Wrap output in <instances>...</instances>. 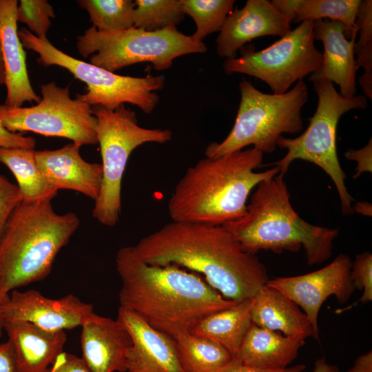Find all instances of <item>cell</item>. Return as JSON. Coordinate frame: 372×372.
<instances>
[{"mask_svg": "<svg viewBox=\"0 0 372 372\" xmlns=\"http://www.w3.org/2000/svg\"><path fill=\"white\" fill-rule=\"evenodd\" d=\"M133 247L149 265H176L201 273L227 300L252 298L269 280L265 265L242 250L224 225L172 221Z\"/></svg>", "mask_w": 372, "mask_h": 372, "instance_id": "obj_1", "label": "cell"}, {"mask_svg": "<svg viewBox=\"0 0 372 372\" xmlns=\"http://www.w3.org/2000/svg\"><path fill=\"white\" fill-rule=\"evenodd\" d=\"M115 261L122 282L120 307L173 339L192 333L204 318L238 302L223 298L194 273L145 262L133 246L121 248Z\"/></svg>", "mask_w": 372, "mask_h": 372, "instance_id": "obj_2", "label": "cell"}, {"mask_svg": "<svg viewBox=\"0 0 372 372\" xmlns=\"http://www.w3.org/2000/svg\"><path fill=\"white\" fill-rule=\"evenodd\" d=\"M263 153L251 147L218 158L206 157L188 167L167 204L174 222L224 225L244 216L251 192L280 172H257Z\"/></svg>", "mask_w": 372, "mask_h": 372, "instance_id": "obj_3", "label": "cell"}, {"mask_svg": "<svg viewBox=\"0 0 372 372\" xmlns=\"http://www.w3.org/2000/svg\"><path fill=\"white\" fill-rule=\"evenodd\" d=\"M282 176L260 183L254 189L243 216L224 226L245 251L280 254L303 247L309 265L321 264L332 255L338 230L312 225L302 219L290 203Z\"/></svg>", "mask_w": 372, "mask_h": 372, "instance_id": "obj_4", "label": "cell"}, {"mask_svg": "<svg viewBox=\"0 0 372 372\" xmlns=\"http://www.w3.org/2000/svg\"><path fill=\"white\" fill-rule=\"evenodd\" d=\"M52 198L22 200L0 235V294L45 279L78 229L76 214H57Z\"/></svg>", "mask_w": 372, "mask_h": 372, "instance_id": "obj_5", "label": "cell"}, {"mask_svg": "<svg viewBox=\"0 0 372 372\" xmlns=\"http://www.w3.org/2000/svg\"><path fill=\"white\" fill-rule=\"evenodd\" d=\"M240 101L231 131L220 143L205 149L208 158H218L252 145L263 154L272 153L282 134L302 130L301 110L309 98L307 84L298 81L285 94H266L244 77L239 83Z\"/></svg>", "mask_w": 372, "mask_h": 372, "instance_id": "obj_6", "label": "cell"}, {"mask_svg": "<svg viewBox=\"0 0 372 372\" xmlns=\"http://www.w3.org/2000/svg\"><path fill=\"white\" fill-rule=\"evenodd\" d=\"M318 95V105L309 124L302 134L293 138L279 137L277 146L287 150L285 156L268 165L279 168L284 176L291 163L303 160L320 167L333 180L339 195L341 210L344 215L353 213V198L344 183L346 175L340 166L336 147V133L341 116L351 110L365 109L367 101L363 95L351 98L342 96L333 83L324 79L312 82Z\"/></svg>", "mask_w": 372, "mask_h": 372, "instance_id": "obj_7", "label": "cell"}, {"mask_svg": "<svg viewBox=\"0 0 372 372\" xmlns=\"http://www.w3.org/2000/svg\"><path fill=\"white\" fill-rule=\"evenodd\" d=\"M97 119L96 136L102 159V183L94 200L92 216L107 227L115 226L121 212V185L132 152L146 143L163 144L171 141L169 129L139 126L134 111L121 105L115 110L92 106Z\"/></svg>", "mask_w": 372, "mask_h": 372, "instance_id": "obj_8", "label": "cell"}, {"mask_svg": "<svg viewBox=\"0 0 372 372\" xmlns=\"http://www.w3.org/2000/svg\"><path fill=\"white\" fill-rule=\"evenodd\" d=\"M76 48L90 63L114 72L124 67L150 63L156 70L172 67L178 56L205 53L203 41L169 26L158 31H147L132 27L121 31L102 32L91 26L77 37Z\"/></svg>", "mask_w": 372, "mask_h": 372, "instance_id": "obj_9", "label": "cell"}, {"mask_svg": "<svg viewBox=\"0 0 372 372\" xmlns=\"http://www.w3.org/2000/svg\"><path fill=\"white\" fill-rule=\"evenodd\" d=\"M19 36L24 48L39 55V63L63 68L84 82L87 92L78 94L76 99L92 107L99 105L115 110L130 103L149 114L158 103L159 96L156 92L165 87V78L161 75L134 77L117 74L67 54L48 39H39L28 29L19 30Z\"/></svg>", "mask_w": 372, "mask_h": 372, "instance_id": "obj_10", "label": "cell"}, {"mask_svg": "<svg viewBox=\"0 0 372 372\" xmlns=\"http://www.w3.org/2000/svg\"><path fill=\"white\" fill-rule=\"evenodd\" d=\"M313 21H304L267 48L243 47L240 56L225 59L224 72L247 74L266 83L273 94H282L321 65L322 53L315 45Z\"/></svg>", "mask_w": 372, "mask_h": 372, "instance_id": "obj_11", "label": "cell"}, {"mask_svg": "<svg viewBox=\"0 0 372 372\" xmlns=\"http://www.w3.org/2000/svg\"><path fill=\"white\" fill-rule=\"evenodd\" d=\"M41 100L31 107L0 105V122L8 131L32 132L71 140L81 146L96 145L97 119L92 107L70 97L69 87L54 82L41 86Z\"/></svg>", "mask_w": 372, "mask_h": 372, "instance_id": "obj_12", "label": "cell"}, {"mask_svg": "<svg viewBox=\"0 0 372 372\" xmlns=\"http://www.w3.org/2000/svg\"><path fill=\"white\" fill-rule=\"evenodd\" d=\"M352 261L340 254L327 266L303 275L278 277L266 285L273 287L300 306L313 329L312 337L319 340L318 318L324 302L334 296L340 304L349 301L355 291L351 278Z\"/></svg>", "mask_w": 372, "mask_h": 372, "instance_id": "obj_13", "label": "cell"}, {"mask_svg": "<svg viewBox=\"0 0 372 372\" xmlns=\"http://www.w3.org/2000/svg\"><path fill=\"white\" fill-rule=\"evenodd\" d=\"M3 311L5 321L27 322L48 331H57L81 326L94 309L92 304L72 294L52 299L37 290L16 289L5 301Z\"/></svg>", "mask_w": 372, "mask_h": 372, "instance_id": "obj_14", "label": "cell"}, {"mask_svg": "<svg viewBox=\"0 0 372 372\" xmlns=\"http://www.w3.org/2000/svg\"><path fill=\"white\" fill-rule=\"evenodd\" d=\"M291 25L268 0H248L226 18L216 40L218 54L225 59L237 57L245 43L265 36L282 37Z\"/></svg>", "mask_w": 372, "mask_h": 372, "instance_id": "obj_15", "label": "cell"}, {"mask_svg": "<svg viewBox=\"0 0 372 372\" xmlns=\"http://www.w3.org/2000/svg\"><path fill=\"white\" fill-rule=\"evenodd\" d=\"M82 358L92 372L127 371L132 337L116 319L92 313L81 324Z\"/></svg>", "mask_w": 372, "mask_h": 372, "instance_id": "obj_16", "label": "cell"}, {"mask_svg": "<svg viewBox=\"0 0 372 372\" xmlns=\"http://www.w3.org/2000/svg\"><path fill=\"white\" fill-rule=\"evenodd\" d=\"M116 319L133 342L127 355V372H184L174 339L153 329L129 309L119 307Z\"/></svg>", "mask_w": 372, "mask_h": 372, "instance_id": "obj_17", "label": "cell"}, {"mask_svg": "<svg viewBox=\"0 0 372 372\" xmlns=\"http://www.w3.org/2000/svg\"><path fill=\"white\" fill-rule=\"evenodd\" d=\"M81 145L73 142L54 150L35 151L37 163L56 190L70 189L96 200L102 183V167L85 161Z\"/></svg>", "mask_w": 372, "mask_h": 372, "instance_id": "obj_18", "label": "cell"}, {"mask_svg": "<svg viewBox=\"0 0 372 372\" xmlns=\"http://www.w3.org/2000/svg\"><path fill=\"white\" fill-rule=\"evenodd\" d=\"M315 40L323 44L322 61L320 67L311 74V82L324 79L335 83L340 87V94L351 98L356 93V72L358 69L354 53L356 36L347 39L342 23L329 19L314 21Z\"/></svg>", "mask_w": 372, "mask_h": 372, "instance_id": "obj_19", "label": "cell"}, {"mask_svg": "<svg viewBox=\"0 0 372 372\" xmlns=\"http://www.w3.org/2000/svg\"><path fill=\"white\" fill-rule=\"evenodd\" d=\"M17 0H0V41L6 69L5 104L21 107L25 102L39 103L27 70L26 54L17 30Z\"/></svg>", "mask_w": 372, "mask_h": 372, "instance_id": "obj_20", "label": "cell"}, {"mask_svg": "<svg viewBox=\"0 0 372 372\" xmlns=\"http://www.w3.org/2000/svg\"><path fill=\"white\" fill-rule=\"evenodd\" d=\"M18 372H45L63 352L65 331H52L22 321H5Z\"/></svg>", "mask_w": 372, "mask_h": 372, "instance_id": "obj_21", "label": "cell"}, {"mask_svg": "<svg viewBox=\"0 0 372 372\" xmlns=\"http://www.w3.org/2000/svg\"><path fill=\"white\" fill-rule=\"evenodd\" d=\"M251 322L256 326L305 340L313 335L307 316L278 290L265 285L251 298Z\"/></svg>", "mask_w": 372, "mask_h": 372, "instance_id": "obj_22", "label": "cell"}, {"mask_svg": "<svg viewBox=\"0 0 372 372\" xmlns=\"http://www.w3.org/2000/svg\"><path fill=\"white\" fill-rule=\"evenodd\" d=\"M304 340L282 335L251 322L234 359L263 369H285L293 362Z\"/></svg>", "mask_w": 372, "mask_h": 372, "instance_id": "obj_23", "label": "cell"}, {"mask_svg": "<svg viewBox=\"0 0 372 372\" xmlns=\"http://www.w3.org/2000/svg\"><path fill=\"white\" fill-rule=\"evenodd\" d=\"M251 298L201 320L192 333L224 347L234 359L251 324Z\"/></svg>", "mask_w": 372, "mask_h": 372, "instance_id": "obj_24", "label": "cell"}, {"mask_svg": "<svg viewBox=\"0 0 372 372\" xmlns=\"http://www.w3.org/2000/svg\"><path fill=\"white\" fill-rule=\"evenodd\" d=\"M0 163L14 176L22 200L54 198L58 191L49 183L36 159L35 150L0 147Z\"/></svg>", "mask_w": 372, "mask_h": 372, "instance_id": "obj_25", "label": "cell"}, {"mask_svg": "<svg viewBox=\"0 0 372 372\" xmlns=\"http://www.w3.org/2000/svg\"><path fill=\"white\" fill-rule=\"evenodd\" d=\"M174 340L184 372H219L234 359L221 345L192 333L180 335Z\"/></svg>", "mask_w": 372, "mask_h": 372, "instance_id": "obj_26", "label": "cell"}, {"mask_svg": "<svg viewBox=\"0 0 372 372\" xmlns=\"http://www.w3.org/2000/svg\"><path fill=\"white\" fill-rule=\"evenodd\" d=\"M361 0H299L293 23L329 19L338 21L345 28L347 39L356 36L357 13Z\"/></svg>", "mask_w": 372, "mask_h": 372, "instance_id": "obj_27", "label": "cell"}, {"mask_svg": "<svg viewBox=\"0 0 372 372\" xmlns=\"http://www.w3.org/2000/svg\"><path fill=\"white\" fill-rule=\"evenodd\" d=\"M92 26L99 31H121L134 27V2L131 0H80Z\"/></svg>", "mask_w": 372, "mask_h": 372, "instance_id": "obj_28", "label": "cell"}, {"mask_svg": "<svg viewBox=\"0 0 372 372\" xmlns=\"http://www.w3.org/2000/svg\"><path fill=\"white\" fill-rule=\"evenodd\" d=\"M185 14L191 17L196 29L192 37L203 41L210 34L220 31L233 10L234 0H180Z\"/></svg>", "mask_w": 372, "mask_h": 372, "instance_id": "obj_29", "label": "cell"}, {"mask_svg": "<svg viewBox=\"0 0 372 372\" xmlns=\"http://www.w3.org/2000/svg\"><path fill=\"white\" fill-rule=\"evenodd\" d=\"M134 27L154 32L176 26L184 19L180 0H136Z\"/></svg>", "mask_w": 372, "mask_h": 372, "instance_id": "obj_30", "label": "cell"}, {"mask_svg": "<svg viewBox=\"0 0 372 372\" xmlns=\"http://www.w3.org/2000/svg\"><path fill=\"white\" fill-rule=\"evenodd\" d=\"M54 17V9L46 0H21L17 6V22L27 25L29 31L41 40H48L50 18Z\"/></svg>", "mask_w": 372, "mask_h": 372, "instance_id": "obj_31", "label": "cell"}, {"mask_svg": "<svg viewBox=\"0 0 372 372\" xmlns=\"http://www.w3.org/2000/svg\"><path fill=\"white\" fill-rule=\"evenodd\" d=\"M355 25L358 40L354 44L358 68L372 74V1L361 0L357 13Z\"/></svg>", "mask_w": 372, "mask_h": 372, "instance_id": "obj_32", "label": "cell"}, {"mask_svg": "<svg viewBox=\"0 0 372 372\" xmlns=\"http://www.w3.org/2000/svg\"><path fill=\"white\" fill-rule=\"evenodd\" d=\"M351 278L355 289L362 291L358 302L365 304L372 300V254L364 251L356 255L352 262Z\"/></svg>", "mask_w": 372, "mask_h": 372, "instance_id": "obj_33", "label": "cell"}, {"mask_svg": "<svg viewBox=\"0 0 372 372\" xmlns=\"http://www.w3.org/2000/svg\"><path fill=\"white\" fill-rule=\"evenodd\" d=\"M22 200L17 185L0 174V235L11 214Z\"/></svg>", "mask_w": 372, "mask_h": 372, "instance_id": "obj_34", "label": "cell"}, {"mask_svg": "<svg viewBox=\"0 0 372 372\" xmlns=\"http://www.w3.org/2000/svg\"><path fill=\"white\" fill-rule=\"evenodd\" d=\"M45 372H92L82 358L62 352Z\"/></svg>", "mask_w": 372, "mask_h": 372, "instance_id": "obj_35", "label": "cell"}, {"mask_svg": "<svg viewBox=\"0 0 372 372\" xmlns=\"http://www.w3.org/2000/svg\"><path fill=\"white\" fill-rule=\"evenodd\" d=\"M346 158L356 162L353 178H358L364 172L372 171V140L370 138L367 144L359 149H349L344 154Z\"/></svg>", "mask_w": 372, "mask_h": 372, "instance_id": "obj_36", "label": "cell"}, {"mask_svg": "<svg viewBox=\"0 0 372 372\" xmlns=\"http://www.w3.org/2000/svg\"><path fill=\"white\" fill-rule=\"evenodd\" d=\"M36 141L30 136L8 131L0 122V147L34 149Z\"/></svg>", "mask_w": 372, "mask_h": 372, "instance_id": "obj_37", "label": "cell"}, {"mask_svg": "<svg viewBox=\"0 0 372 372\" xmlns=\"http://www.w3.org/2000/svg\"><path fill=\"white\" fill-rule=\"evenodd\" d=\"M305 369L304 364H297L282 369H263L246 366L236 359H233L219 372H302Z\"/></svg>", "mask_w": 372, "mask_h": 372, "instance_id": "obj_38", "label": "cell"}, {"mask_svg": "<svg viewBox=\"0 0 372 372\" xmlns=\"http://www.w3.org/2000/svg\"><path fill=\"white\" fill-rule=\"evenodd\" d=\"M0 372H18L10 342L0 344Z\"/></svg>", "mask_w": 372, "mask_h": 372, "instance_id": "obj_39", "label": "cell"}, {"mask_svg": "<svg viewBox=\"0 0 372 372\" xmlns=\"http://www.w3.org/2000/svg\"><path fill=\"white\" fill-rule=\"evenodd\" d=\"M271 3L291 25L295 18L299 0H273Z\"/></svg>", "mask_w": 372, "mask_h": 372, "instance_id": "obj_40", "label": "cell"}, {"mask_svg": "<svg viewBox=\"0 0 372 372\" xmlns=\"http://www.w3.org/2000/svg\"><path fill=\"white\" fill-rule=\"evenodd\" d=\"M347 372H372V351H369L358 357Z\"/></svg>", "mask_w": 372, "mask_h": 372, "instance_id": "obj_41", "label": "cell"}, {"mask_svg": "<svg viewBox=\"0 0 372 372\" xmlns=\"http://www.w3.org/2000/svg\"><path fill=\"white\" fill-rule=\"evenodd\" d=\"M359 84L365 94L371 100L372 99V74L364 72L359 78Z\"/></svg>", "mask_w": 372, "mask_h": 372, "instance_id": "obj_42", "label": "cell"}, {"mask_svg": "<svg viewBox=\"0 0 372 372\" xmlns=\"http://www.w3.org/2000/svg\"><path fill=\"white\" fill-rule=\"evenodd\" d=\"M312 372H341L339 369L329 364L324 358L318 359L315 363Z\"/></svg>", "mask_w": 372, "mask_h": 372, "instance_id": "obj_43", "label": "cell"}, {"mask_svg": "<svg viewBox=\"0 0 372 372\" xmlns=\"http://www.w3.org/2000/svg\"><path fill=\"white\" fill-rule=\"evenodd\" d=\"M371 204L366 201L356 202L353 206V212L355 211L364 216H371Z\"/></svg>", "mask_w": 372, "mask_h": 372, "instance_id": "obj_44", "label": "cell"}, {"mask_svg": "<svg viewBox=\"0 0 372 372\" xmlns=\"http://www.w3.org/2000/svg\"><path fill=\"white\" fill-rule=\"evenodd\" d=\"M9 295L7 296H2L0 294V340L3 335V331H4V322L5 319L3 316V307L5 301L8 298Z\"/></svg>", "mask_w": 372, "mask_h": 372, "instance_id": "obj_45", "label": "cell"}, {"mask_svg": "<svg viewBox=\"0 0 372 372\" xmlns=\"http://www.w3.org/2000/svg\"><path fill=\"white\" fill-rule=\"evenodd\" d=\"M6 79L4 59L0 41V85H6Z\"/></svg>", "mask_w": 372, "mask_h": 372, "instance_id": "obj_46", "label": "cell"}]
</instances>
